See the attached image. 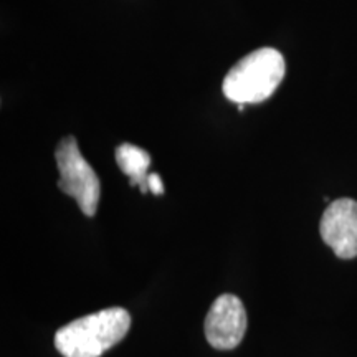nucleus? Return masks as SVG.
I'll return each instance as SVG.
<instances>
[{"instance_id": "nucleus-1", "label": "nucleus", "mask_w": 357, "mask_h": 357, "mask_svg": "<svg viewBox=\"0 0 357 357\" xmlns=\"http://www.w3.org/2000/svg\"><path fill=\"white\" fill-rule=\"evenodd\" d=\"M131 316L124 307H108L71 321L55 334V347L65 357H101L126 336Z\"/></svg>"}, {"instance_id": "nucleus-2", "label": "nucleus", "mask_w": 357, "mask_h": 357, "mask_svg": "<svg viewBox=\"0 0 357 357\" xmlns=\"http://www.w3.org/2000/svg\"><path fill=\"white\" fill-rule=\"evenodd\" d=\"M287 73L284 58L275 48H258L227 73L222 89L236 105H255L270 98Z\"/></svg>"}, {"instance_id": "nucleus-3", "label": "nucleus", "mask_w": 357, "mask_h": 357, "mask_svg": "<svg viewBox=\"0 0 357 357\" xmlns=\"http://www.w3.org/2000/svg\"><path fill=\"white\" fill-rule=\"evenodd\" d=\"M55 159L60 171V190L77 200L84 215H95L101 197L100 178L79 153L78 142L73 136H66L60 141Z\"/></svg>"}, {"instance_id": "nucleus-4", "label": "nucleus", "mask_w": 357, "mask_h": 357, "mask_svg": "<svg viewBox=\"0 0 357 357\" xmlns=\"http://www.w3.org/2000/svg\"><path fill=\"white\" fill-rule=\"evenodd\" d=\"M205 337L215 349H235L247 331V311L235 294L218 296L205 318Z\"/></svg>"}, {"instance_id": "nucleus-5", "label": "nucleus", "mask_w": 357, "mask_h": 357, "mask_svg": "<svg viewBox=\"0 0 357 357\" xmlns=\"http://www.w3.org/2000/svg\"><path fill=\"white\" fill-rule=\"evenodd\" d=\"M324 243L333 248L336 257L351 260L357 257V202L337 199L329 204L319 225Z\"/></svg>"}, {"instance_id": "nucleus-6", "label": "nucleus", "mask_w": 357, "mask_h": 357, "mask_svg": "<svg viewBox=\"0 0 357 357\" xmlns=\"http://www.w3.org/2000/svg\"><path fill=\"white\" fill-rule=\"evenodd\" d=\"M116 162L124 176L131 178V185H139L141 192L149 190L147 187V169L151 166V155L141 147L124 142L116 149Z\"/></svg>"}, {"instance_id": "nucleus-7", "label": "nucleus", "mask_w": 357, "mask_h": 357, "mask_svg": "<svg viewBox=\"0 0 357 357\" xmlns=\"http://www.w3.org/2000/svg\"><path fill=\"white\" fill-rule=\"evenodd\" d=\"M147 187H149V192H153L154 195H162L164 194V184L162 181H160L159 174H149V177H147Z\"/></svg>"}]
</instances>
